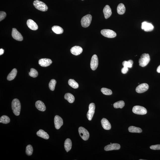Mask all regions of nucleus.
Wrapping results in <instances>:
<instances>
[{"label":"nucleus","instance_id":"1","mask_svg":"<svg viewBox=\"0 0 160 160\" xmlns=\"http://www.w3.org/2000/svg\"><path fill=\"white\" fill-rule=\"evenodd\" d=\"M12 108L14 114L18 116L20 113L21 105L19 101L16 98L14 99L12 102Z\"/></svg>","mask_w":160,"mask_h":160},{"label":"nucleus","instance_id":"28","mask_svg":"<svg viewBox=\"0 0 160 160\" xmlns=\"http://www.w3.org/2000/svg\"><path fill=\"white\" fill-rule=\"evenodd\" d=\"M68 84L71 87L74 89L78 88L79 84L78 82L73 79H70L69 80Z\"/></svg>","mask_w":160,"mask_h":160},{"label":"nucleus","instance_id":"21","mask_svg":"<svg viewBox=\"0 0 160 160\" xmlns=\"http://www.w3.org/2000/svg\"><path fill=\"white\" fill-rule=\"evenodd\" d=\"M37 135L40 137L44 138L45 139H48L49 138V135L44 130H40L37 133Z\"/></svg>","mask_w":160,"mask_h":160},{"label":"nucleus","instance_id":"16","mask_svg":"<svg viewBox=\"0 0 160 160\" xmlns=\"http://www.w3.org/2000/svg\"><path fill=\"white\" fill-rule=\"evenodd\" d=\"M83 49L80 47L79 46H75L71 48L70 51L72 54L78 56L82 53Z\"/></svg>","mask_w":160,"mask_h":160},{"label":"nucleus","instance_id":"23","mask_svg":"<svg viewBox=\"0 0 160 160\" xmlns=\"http://www.w3.org/2000/svg\"><path fill=\"white\" fill-rule=\"evenodd\" d=\"M17 72V71L16 69H13L7 77V80L9 81H11L14 79L16 76Z\"/></svg>","mask_w":160,"mask_h":160},{"label":"nucleus","instance_id":"3","mask_svg":"<svg viewBox=\"0 0 160 160\" xmlns=\"http://www.w3.org/2000/svg\"><path fill=\"white\" fill-rule=\"evenodd\" d=\"M33 4L35 8L41 11H46L48 10L47 5L42 1L37 0L34 1Z\"/></svg>","mask_w":160,"mask_h":160},{"label":"nucleus","instance_id":"9","mask_svg":"<svg viewBox=\"0 0 160 160\" xmlns=\"http://www.w3.org/2000/svg\"><path fill=\"white\" fill-rule=\"evenodd\" d=\"M98 64V60L96 55H93L91 58L90 61L91 68L93 70H95L97 68Z\"/></svg>","mask_w":160,"mask_h":160},{"label":"nucleus","instance_id":"26","mask_svg":"<svg viewBox=\"0 0 160 160\" xmlns=\"http://www.w3.org/2000/svg\"><path fill=\"white\" fill-rule=\"evenodd\" d=\"M64 98L70 103H73L75 100V97L73 95L69 93L66 94L64 96Z\"/></svg>","mask_w":160,"mask_h":160},{"label":"nucleus","instance_id":"34","mask_svg":"<svg viewBox=\"0 0 160 160\" xmlns=\"http://www.w3.org/2000/svg\"><path fill=\"white\" fill-rule=\"evenodd\" d=\"M29 75L32 77L35 78L38 76V72L35 69L31 68L30 70V72H29Z\"/></svg>","mask_w":160,"mask_h":160},{"label":"nucleus","instance_id":"6","mask_svg":"<svg viewBox=\"0 0 160 160\" xmlns=\"http://www.w3.org/2000/svg\"><path fill=\"white\" fill-rule=\"evenodd\" d=\"M101 33L103 36L109 38H113L117 36L116 33L113 31L109 29H104L101 31Z\"/></svg>","mask_w":160,"mask_h":160},{"label":"nucleus","instance_id":"18","mask_svg":"<svg viewBox=\"0 0 160 160\" xmlns=\"http://www.w3.org/2000/svg\"><path fill=\"white\" fill-rule=\"evenodd\" d=\"M103 13L105 18L106 19H107L111 16L112 12L111 8L109 5H106L103 9Z\"/></svg>","mask_w":160,"mask_h":160},{"label":"nucleus","instance_id":"14","mask_svg":"<svg viewBox=\"0 0 160 160\" xmlns=\"http://www.w3.org/2000/svg\"><path fill=\"white\" fill-rule=\"evenodd\" d=\"M120 148V146L119 144L114 143L108 145L104 147L106 151H109L113 150H118Z\"/></svg>","mask_w":160,"mask_h":160},{"label":"nucleus","instance_id":"37","mask_svg":"<svg viewBox=\"0 0 160 160\" xmlns=\"http://www.w3.org/2000/svg\"><path fill=\"white\" fill-rule=\"evenodd\" d=\"M150 149L154 150H160V144L156 145L150 146Z\"/></svg>","mask_w":160,"mask_h":160},{"label":"nucleus","instance_id":"25","mask_svg":"<svg viewBox=\"0 0 160 160\" xmlns=\"http://www.w3.org/2000/svg\"><path fill=\"white\" fill-rule=\"evenodd\" d=\"M125 7L124 4L120 3L118 5L117 10L118 14L120 15L124 14L125 11Z\"/></svg>","mask_w":160,"mask_h":160},{"label":"nucleus","instance_id":"7","mask_svg":"<svg viewBox=\"0 0 160 160\" xmlns=\"http://www.w3.org/2000/svg\"><path fill=\"white\" fill-rule=\"evenodd\" d=\"M79 132L80 136L84 141L88 140L89 137V133L88 131L84 127H81L79 128Z\"/></svg>","mask_w":160,"mask_h":160},{"label":"nucleus","instance_id":"30","mask_svg":"<svg viewBox=\"0 0 160 160\" xmlns=\"http://www.w3.org/2000/svg\"><path fill=\"white\" fill-rule=\"evenodd\" d=\"M10 121V118L6 115H3L0 118V122L4 124L8 123Z\"/></svg>","mask_w":160,"mask_h":160},{"label":"nucleus","instance_id":"38","mask_svg":"<svg viewBox=\"0 0 160 160\" xmlns=\"http://www.w3.org/2000/svg\"><path fill=\"white\" fill-rule=\"evenodd\" d=\"M128 70V68L127 67H124L121 69V72L123 74H125L126 73Z\"/></svg>","mask_w":160,"mask_h":160},{"label":"nucleus","instance_id":"40","mask_svg":"<svg viewBox=\"0 0 160 160\" xmlns=\"http://www.w3.org/2000/svg\"><path fill=\"white\" fill-rule=\"evenodd\" d=\"M157 71L158 73H160V65L158 67Z\"/></svg>","mask_w":160,"mask_h":160},{"label":"nucleus","instance_id":"10","mask_svg":"<svg viewBox=\"0 0 160 160\" xmlns=\"http://www.w3.org/2000/svg\"><path fill=\"white\" fill-rule=\"evenodd\" d=\"M12 36L14 39L18 41H22L23 38L21 34L18 31L16 28H13L12 33Z\"/></svg>","mask_w":160,"mask_h":160},{"label":"nucleus","instance_id":"41","mask_svg":"<svg viewBox=\"0 0 160 160\" xmlns=\"http://www.w3.org/2000/svg\"><path fill=\"white\" fill-rule=\"evenodd\" d=\"M112 144V143H110V144Z\"/></svg>","mask_w":160,"mask_h":160},{"label":"nucleus","instance_id":"15","mask_svg":"<svg viewBox=\"0 0 160 160\" xmlns=\"http://www.w3.org/2000/svg\"><path fill=\"white\" fill-rule=\"evenodd\" d=\"M51 60L48 58H42L39 61V64L41 67H46L50 66L52 63Z\"/></svg>","mask_w":160,"mask_h":160},{"label":"nucleus","instance_id":"31","mask_svg":"<svg viewBox=\"0 0 160 160\" xmlns=\"http://www.w3.org/2000/svg\"><path fill=\"white\" fill-rule=\"evenodd\" d=\"M133 61L132 60H129L128 61H124L122 63V64L124 67L127 68H131L133 66Z\"/></svg>","mask_w":160,"mask_h":160},{"label":"nucleus","instance_id":"42","mask_svg":"<svg viewBox=\"0 0 160 160\" xmlns=\"http://www.w3.org/2000/svg\"></svg>","mask_w":160,"mask_h":160},{"label":"nucleus","instance_id":"36","mask_svg":"<svg viewBox=\"0 0 160 160\" xmlns=\"http://www.w3.org/2000/svg\"><path fill=\"white\" fill-rule=\"evenodd\" d=\"M6 16V14L5 12L2 11L0 12V21H1L4 19Z\"/></svg>","mask_w":160,"mask_h":160},{"label":"nucleus","instance_id":"33","mask_svg":"<svg viewBox=\"0 0 160 160\" xmlns=\"http://www.w3.org/2000/svg\"><path fill=\"white\" fill-rule=\"evenodd\" d=\"M56 83V81L54 79L51 80L49 84V88L50 90L52 91L54 90L55 86Z\"/></svg>","mask_w":160,"mask_h":160},{"label":"nucleus","instance_id":"35","mask_svg":"<svg viewBox=\"0 0 160 160\" xmlns=\"http://www.w3.org/2000/svg\"><path fill=\"white\" fill-rule=\"evenodd\" d=\"M101 91L104 94L106 95H110L112 93V91L110 89L104 87L101 89Z\"/></svg>","mask_w":160,"mask_h":160},{"label":"nucleus","instance_id":"8","mask_svg":"<svg viewBox=\"0 0 160 160\" xmlns=\"http://www.w3.org/2000/svg\"><path fill=\"white\" fill-rule=\"evenodd\" d=\"M95 105L94 103H91L89 104V110L87 115V119L89 120H91L93 118L95 113Z\"/></svg>","mask_w":160,"mask_h":160},{"label":"nucleus","instance_id":"24","mask_svg":"<svg viewBox=\"0 0 160 160\" xmlns=\"http://www.w3.org/2000/svg\"><path fill=\"white\" fill-rule=\"evenodd\" d=\"M52 30L57 34H61L63 33L64 30L62 28L58 26H54L52 28Z\"/></svg>","mask_w":160,"mask_h":160},{"label":"nucleus","instance_id":"32","mask_svg":"<svg viewBox=\"0 0 160 160\" xmlns=\"http://www.w3.org/2000/svg\"><path fill=\"white\" fill-rule=\"evenodd\" d=\"M33 147L32 146L30 145L27 146L26 148V153L28 156H31L33 153Z\"/></svg>","mask_w":160,"mask_h":160},{"label":"nucleus","instance_id":"4","mask_svg":"<svg viewBox=\"0 0 160 160\" xmlns=\"http://www.w3.org/2000/svg\"><path fill=\"white\" fill-rule=\"evenodd\" d=\"M92 16L90 14H88L83 17L81 20V25L83 27L86 28L89 27L91 23Z\"/></svg>","mask_w":160,"mask_h":160},{"label":"nucleus","instance_id":"12","mask_svg":"<svg viewBox=\"0 0 160 160\" xmlns=\"http://www.w3.org/2000/svg\"><path fill=\"white\" fill-rule=\"evenodd\" d=\"M149 86L148 84L144 83L139 84L136 87V91L138 93H143L148 90Z\"/></svg>","mask_w":160,"mask_h":160},{"label":"nucleus","instance_id":"11","mask_svg":"<svg viewBox=\"0 0 160 160\" xmlns=\"http://www.w3.org/2000/svg\"><path fill=\"white\" fill-rule=\"evenodd\" d=\"M141 29L145 32H151L153 30L154 27L152 24L147 21H144L142 23Z\"/></svg>","mask_w":160,"mask_h":160},{"label":"nucleus","instance_id":"13","mask_svg":"<svg viewBox=\"0 0 160 160\" xmlns=\"http://www.w3.org/2000/svg\"><path fill=\"white\" fill-rule=\"evenodd\" d=\"M54 122L55 128L57 129H59L63 124L62 118L58 115L55 116Z\"/></svg>","mask_w":160,"mask_h":160},{"label":"nucleus","instance_id":"17","mask_svg":"<svg viewBox=\"0 0 160 160\" xmlns=\"http://www.w3.org/2000/svg\"><path fill=\"white\" fill-rule=\"evenodd\" d=\"M28 27L31 30H36L38 29L37 24L33 20L29 19L27 21Z\"/></svg>","mask_w":160,"mask_h":160},{"label":"nucleus","instance_id":"29","mask_svg":"<svg viewBox=\"0 0 160 160\" xmlns=\"http://www.w3.org/2000/svg\"><path fill=\"white\" fill-rule=\"evenodd\" d=\"M124 102L123 101H120L115 102L113 104L114 107L115 108H122L124 106Z\"/></svg>","mask_w":160,"mask_h":160},{"label":"nucleus","instance_id":"5","mask_svg":"<svg viewBox=\"0 0 160 160\" xmlns=\"http://www.w3.org/2000/svg\"><path fill=\"white\" fill-rule=\"evenodd\" d=\"M133 113L136 114L144 115L147 113V111L145 108L139 106H134L132 109Z\"/></svg>","mask_w":160,"mask_h":160},{"label":"nucleus","instance_id":"39","mask_svg":"<svg viewBox=\"0 0 160 160\" xmlns=\"http://www.w3.org/2000/svg\"><path fill=\"white\" fill-rule=\"evenodd\" d=\"M4 53V50L3 49L1 48L0 49V55H2Z\"/></svg>","mask_w":160,"mask_h":160},{"label":"nucleus","instance_id":"22","mask_svg":"<svg viewBox=\"0 0 160 160\" xmlns=\"http://www.w3.org/2000/svg\"><path fill=\"white\" fill-rule=\"evenodd\" d=\"M64 148L66 151L67 152L70 151L71 150L72 147V142L70 139L67 138L65 141Z\"/></svg>","mask_w":160,"mask_h":160},{"label":"nucleus","instance_id":"19","mask_svg":"<svg viewBox=\"0 0 160 160\" xmlns=\"http://www.w3.org/2000/svg\"><path fill=\"white\" fill-rule=\"evenodd\" d=\"M101 122L103 128L105 130H109L111 129V124L108 120L106 118H103L101 120Z\"/></svg>","mask_w":160,"mask_h":160},{"label":"nucleus","instance_id":"2","mask_svg":"<svg viewBox=\"0 0 160 160\" xmlns=\"http://www.w3.org/2000/svg\"><path fill=\"white\" fill-rule=\"evenodd\" d=\"M150 60V55L148 54H143L141 55L140 58L139 59V66L142 67H145L149 64Z\"/></svg>","mask_w":160,"mask_h":160},{"label":"nucleus","instance_id":"20","mask_svg":"<svg viewBox=\"0 0 160 160\" xmlns=\"http://www.w3.org/2000/svg\"><path fill=\"white\" fill-rule=\"evenodd\" d=\"M35 106L36 108L40 111L44 112L46 110V108L45 105L41 101H37L35 103Z\"/></svg>","mask_w":160,"mask_h":160},{"label":"nucleus","instance_id":"27","mask_svg":"<svg viewBox=\"0 0 160 160\" xmlns=\"http://www.w3.org/2000/svg\"><path fill=\"white\" fill-rule=\"evenodd\" d=\"M128 129L129 131L131 133H140L142 131V129L141 128L133 126H131L129 127Z\"/></svg>","mask_w":160,"mask_h":160}]
</instances>
